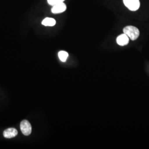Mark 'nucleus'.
<instances>
[{
	"instance_id": "4",
	"label": "nucleus",
	"mask_w": 149,
	"mask_h": 149,
	"mask_svg": "<svg viewBox=\"0 0 149 149\" xmlns=\"http://www.w3.org/2000/svg\"><path fill=\"white\" fill-rule=\"evenodd\" d=\"M66 10V5L64 2L56 4L55 5L53 6L52 8V12L54 14L63 13Z\"/></svg>"
},
{
	"instance_id": "9",
	"label": "nucleus",
	"mask_w": 149,
	"mask_h": 149,
	"mask_svg": "<svg viewBox=\"0 0 149 149\" xmlns=\"http://www.w3.org/2000/svg\"><path fill=\"white\" fill-rule=\"evenodd\" d=\"M65 0H48V3L51 6H54L64 2Z\"/></svg>"
},
{
	"instance_id": "2",
	"label": "nucleus",
	"mask_w": 149,
	"mask_h": 149,
	"mask_svg": "<svg viewBox=\"0 0 149 149\" xmlns=\"http://www.w3.org/2000/svg\"><path fill=\"white\" fill-rule=\"evenodd\" d=\"M123 2L125 6L130 11L138 10L140 5L139 0H123Z\"/></svg>"
},
{
	"instance_id": "7",
	"label": "nucleus",
	"mask_w": 149,
	"mask_h": 149,
	"mask_svg": "<svg viewBox=\"0 0 149 149\" xmlns=\"http://www.w3.org/2000/svg\"><path fill=\"white\" fill-rule=\"evenodd\" d=\"M42 24L43 26H49V27H52L55 25L56 24V21L52 18H45L44 20H43Z\"/></svg>"
},
{
	"instance_id": "5",
	"label": "nucleus",
	"mask_w": 149,
	"mask_h": 149,
	"mask_svg": "<svg viewBox=\"0 0 149 149\" xmlns=\"http://www.w3.org/2000/svg\"><path fill=\"white\" fill-rule=\"evenodd\" d=\"M18 134V131L15 128L7 129L3 132V136L7 139L13 138Z\"/></svg>"
},
{
	"instance_id": "6",
	"label": "nucleus",
	"mask_w": 149,
	"mask_h": 149,
	"mask_svg": "<svg viewBox=\"0 0 149 149\" xmlns=\"http://www.w3.org/2000/svg\"><path fill=\"white\" fill-rule=\"evenodd\" d=\"M129 42V37L125 34H122L119 36L117 38V43L120 46L127 45Z\"/></svg>"
},
{
	"instance_id": "1",
	"label": "nucleus",
	"mask_w": 149,
	"mask_h": 149,
	"mask_svg": "<svg viewBox=\"0 0 149 149\" xmlns=\"http://www.w3.org/2000/svg\"><path fill=\"white\" fill-rule=\"evenodd\" d=\"M123 32L132 40H135L138 39L140 35V32L138 29L136 27L132 26L125 27L123 29Z\"/></svg>"
},
{
	"instance_id": "8",
	"label": "nucleus",
	"mask_w": 149,
	"mask_h": 149,
	"mask_svg": "<svg viewBox=\"0 0 149 149\" xmlns=\"http://www.w3.org/2000/svg\"><path fill=\"white\" fill-rule=\"evenodd\" d=\"M68 56H69L68 53L65 51H60L58 53L59 59L63 62H65L66 61V60L68 58Z\"/></svg>"
},
{
	"instance_id": "3",
	"label": "nucleus",
	"mask_w": 149,
	"mask_h": 149,
	"mask_svg": "<svg viewBox=\"0 0 149 149\" xmlns=\"http://www.w3.org/2000/svg\"><path fill=\"white\" fill-rule=\"evenodd\" d=\"M20 128L22 133L24 135H29L32 133L31 124L27 120H24L22 121L20 125Z\"/></svg>"
}]
</instances>
